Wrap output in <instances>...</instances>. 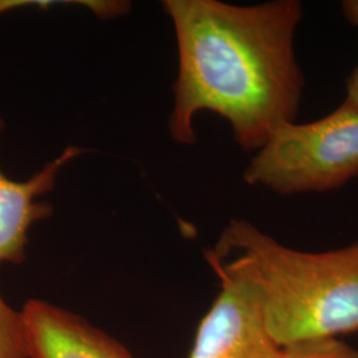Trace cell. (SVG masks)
I'll return each instance as SVG.
<instances>
[{"label": "cell", "mask_w": 358, "mask_h": 358, "mask_svg": "<svg viewBox=\"0 0 358 358\" xmlns=\"http://www.w3.org/2000/svg\"><path fill=\"white\" fill-rule=\"evenodd\" d=\"M176 32L178 75L169 118L173 140L194 145L202 112L224 118L243 150H259L296 121L306 77L296 56L299 0L236 6L219 0H166Z\"/></svg>", "instance_id": "obj_1"}, {"label": "cell", "mask_w": 358, "mask_h": 358, "mask_svg": "<svg viewBox=\"0 0 358 358\" xmlns=\"http://www.w3.org/2000/svg\"><path fill=\"white\" fill-rule=\"evenodd\" d=\"M210 250L252 285L266 328L280 348L358 331V242L300 251L248 220L231 219Z\"/></svg>", "instance_id": "obj_2"}, {"label": "cell", "mask_w": 358, "mask_h": 358, "mask_svg": "<svg viewBox=\"0 0 358 358\" xmlns=\"http://www.w3.org/2000/svg\"><path fill=\"white\" fill-rule=\"evenodd\" d=\"M358 177V110L343 103L329 115L285 122L245 167L244 182L280 195L332 192Z\"/></svg>", "instance_id": "obj_3"}, {"label": "cell", "mask_w": 358, "mask_h": 358, "mask_svg": "<svg viewBox=\"0 0 358 358\" xmlns=\"http://www.w3.org/2000/svg\"><path fill=\"white\" fill-rule=\"evenodd\" d=\"M206 262L219 279V294L199 322L189 358H278L255 291L243 275L211 250Z\"/></svg>", "instance_id": "obj_4"}, {"label": "cell", "mask_w": 358, "mask_h": 358, "mask_svg": "<svg viewBox=\"0 0 358 358\" xmlns=\"http://www.w3.org/2000/svg\"><path fill=\"white\" fill-rule=\"evenodd\" d=\"M20 312L29 358H133L115 337L64 308L32 299Z\"/></svg>", "instance_id": "obj_5"}, {"label": "cell", "mask_w": 358, "mask_h": 358, "mask_svg": "<svg viewBox=\"0 0 358 358\" xmlns=\"http://www.w3.org/2000/svg\"><path fill=\"white\" fill-rule=\"evenodd\" d=\"M3 130L0 118V134ZM81 153L83 149L69 145L23 182L8 178L0 170V263L20 264L26 260L29 229L53 213L51 203L40 198L53 190L62 169Z\"/></svg>", "instance_id": "obj_6"}, {"label": "cell", "mask_w": 358, "mask_h": 358, "mask_svg": "<svg viewBox=\"0 0 358 358\" xmlns=\"http://www.w3.org/2000/svg\"><path fill=\"white\" fill-rule=\"evenodd\" d=\"M0 358H29L22 312L10 307L0 294Z\"/></svg>", "instance_id": "obj_7"}, {"label": "cell", "mask_w": 358, "mask_h": 358, "mask_svg": "<svg viewBox=\"0 0 358 358\" xmlns=\"http://www.w3.org/2000/svg\"><path fill=\"white\" fill-rule=\"evenodd\" d=\"M278 358H358V350L337 337H325L282 346Z\"/></svg>", "instance_id": "obj_8"}, {"label": "cell", "mask_w": 358, "mask_h": 358, "mask_svg": "<svg viewBox=\"0 0 358 358\" xmlns=\"http://www.w3.org/2000/svg\"><path fill=\"white\" fill-rule=\"evenodd\" d=\"M344 103L358 110V65L346 80V96Z\"/></svg>", "instance_id": "obj_9"}, {"label": "cell", "mask_w": 358, "mask_h": 358, "mask_svg": "<svg viewBox=\"0 0 358 358\" xmlns=\"http://www.w3.org/2000/svg\"><path fill=\"white\" fill-rule=\"evenodd\" d=\"M341 11L346 22L358 29V0L341 1Z\"/></svg>", "instance_id": "obj_10"}]
</instances>
